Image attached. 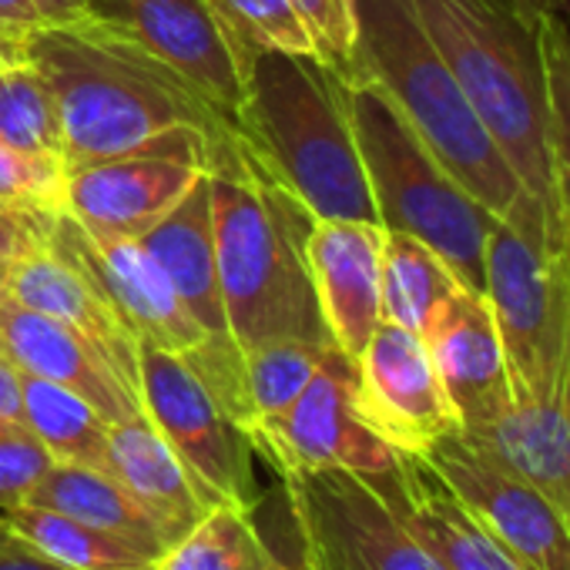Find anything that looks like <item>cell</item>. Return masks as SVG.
Returning <instances> with one entry per match:
<instances>
[{
  "label": "cell",
  "instance_id": "obj_43",
  "mask_svg": "<svg viewBox=\"0 0 570 570\" xmlns=\"http://www.w3.org/2000/svg\"><path fill=\"white\" fill-rule=\"evenodd\" d=\"M510 4H517L520 11H530V14H543L553 8V0H510Z\"/></svg>",
  "mask_w": 570,
  "mask_h": 570
},
{
  "label": "cell",
  "instance_id": "obj_28",
  "mask_svg": "<svg viewBox=\"0 0 570 570\" xmlns=\"http://www.w3.org/2000/svg\"><path fill=\"white\" fill-rule=\"evenodd\" d=\"M333 346L320 343H265L242 353V383H245V406H248V426L275 416L289 406L316 376L320 363L326 360ZM245 426V433H248Z\"/></svg>",
  "mask_w": 570,
  "mask_h": 570
},
{
  "label": "cell",
  "instance_id": "obj_3",
  "mask_svg": "<svg viewBox=\"0 0 570 570\" xmlns=\"http://www.w3.org/2000/svg\"><path fill=\"white\" fill-rule=\"evenodd\" d=\"M356 51L353 78L373 81L440 158V165L500 222L527 232L543 252L557 255L553 235L517 171L507 165L453 71L433 48L413 0H353ZM350 81V78H346Z\"/></svg>",
  "mask_w": 570,
  "mask_h": 570
},
{
  "label": "cell",
  "instance_id": "obj_45",
  "mask_svg": "<svg viewBox=\"0 0 570 570\" xmlns=\"http://www.w3.org/2000/svg\"><path fill=\"white\" fill-rule=\"evenodd\" d=\"M128 570H158V563H141V567H128Z\"/></svg>",
  "mask_w": 570,
  "mask_h": 570
},
{
  "label": "cell",
  "instance_id": "obj_15",
  "mask_svg": "<svg viewBox=\"0 0 570 570\" xmlns=\"http://www.w3.org/2000/svg\"><path fill=\"white\" fill-rule=\"evenodd\" d=\"M420 460L530 570H570V523L537 487L473 450L460 433L443 436Z\"/></svg>",
  "mask_w": 570,
  "mask_h": 570
},
{
  "label": "cell",
  "instance_id": "obj_4",
  "mask_svg": "<svg viewBox=\"0 0 570 570\" xmlns=\"http://www.w3.org/2000/svg\"><path fill=\"white\" fill-rule=\"evenodd\" d=\"M235 131L262 175L313 218L380 222L350 118L346 78L326 61L252 45Z\"/></svg>",
  "mask_w": 570,
  "mask_h": 570
},
{
  "label": "cell",
  "instance_id": "obj_9",
  "mask_svg": "<svg viewBox=\"0 0 570 570\" xmlns=\"http://www.w3.org/2000/svg\"><path fill=\"white\" fill-rule=\"evenodd\" d=\"M282 487L309 570H446L363 473L326 466Z\"/></svg>",
  "mask_w": 570,
  "mask_h": 570
},
{
  "label": "cell",
  "instance_id": "obj_37",
  "mask_svg": "<svg viewBox=\"0 0 570 570\" xmlns=\"http://www.w3.org/2000/svg\"><path fill=\"white\" fill-rule=\"evenodd\" d=\"M38 242H45V232H41L38 222L0 208V258L11 262V258H18L21 252H28Z\"/></svg>",
  "mask_w": 570,
  "mask_h": 570
},
{
  "label": "cell",
  "instance_id": "obj_46",
  "mask_svg": "<svg viewBox=\"0 0 570 570\" xmlns=\"http://www.w3.org/2000/svg\"><path fill=\"white\" fill-rule=\"evenodd\" d=\"M0 523H4V520H0Z\"/></svg>",
  "mask_w": 570,
  "mask_h": 570
},
{
  "label": "cell",
  "instance_id": "obj_29",
  "mask_svg": "<svg viewBox=\"0 0 570 570\" xmlns=\"http://www.w3.org/2000/svg\"><path fill=\"white\" fill-rule=\"evenodd\" d=\"M262 550L265 540L258 537L248 510L212 507L155 563L158 570H252Z\"/></svg>",
  "mask_w": 570,
  "mask_h": 570
},
{
  "label": "cell",
  "instance_id": "obj_20",
  "mask_svg": "<svg viewBox=\"0 0 570 570\" xmlns=\"http://www.w3.org/2000/svg\"><path fill=\"white\" fill-rule=\"evenodd\" d=\"M410 533L446 570H530L420 456H403L396 473L366 476Z\"/></svg>",
  "mask_w": 570,
  "mask_h": 570
},
{
  "label": "cell",
  "instance_id": "obj_27",
  "mask_svg": "<svg viewBox=\"0 0 570 570\" xmlns=\"http://www.w3.org/2000/svg\"><path fill=\"white\" fill-rule=\"evenodd\" d=\"M0 520L71 570H128V567L155 563L145 550L131 547L128 540L48 507L21 503Z\"/></svg>",
  "mask_w": 570,
  "mask_h": 570
},
{
  "label": "cell",
  "instance_id": "obj_13",
  "mask_svg": "<svg viewBox=\"0 0 570 570\" xmlns=\"http://www.w3.org/2000/svg\"><path fill=\"white\" fill-rule=\"evenodd\" d=\"M483 296L490 299L507 373L510 400L530 396L553 356L560 326L557 262L527 232L493 222L483 252Z\"/></svg>",
  "mask_w": 570,
  "mask_h": 570
},
{
  "label": "cell",
  "instance_id": "obj_22",
  "mask_svg": "<svg viewBox=\"0 0 570 570\" xmlns=\"http://www.w3.org/2000/svg\"><path fill=\"white\" fill-rule=\"evenodd\" d=\"M138 242L161 265L175 296L191 313V320L212 336V343H218L225 350H238L232 333H228L222 285H218L208 175L158 225H151Z\"/></svg>",
  "mask_w": 570,
  "mask_h": 570
},
{
  "label": "cell",
  "instance_id": "obj_26",
  "mask_svg": "<svg viewBox=\"0 0 570 570\" xmlns=\"http://www.w3.org/2000/svg\"><path fill=\"white\" fill-rule=\"evenodd\" d=\"M24 423L51 450L58 463H81L108 470V430L111 423L78 393L21 373Z\"/></svg>",
  "mask_w": 570,
  "mask_h": 570
},
{
  "label": "cell",
  "instance_id": "obj_35",
  "mask_svg": "<svg viewBox=\"0 0 570 570\" xmlns=\"http://www.w3.org/2000/svg\"><path fill=\"white\" fill-rule=\"evenodd\" d=\"M303 21L309 24L320 61H326L336 75L353 78V51H356V11L353 0H293Z\"/></svg>",
  "mask_w": 570,
  "mask_h": 570
},
{
  "label": "cell",
  "instance_id": "obj_30",
  "mask_svg": "<svg viewBox=\"0 0 570 570\" xmlns=\"http://www.w3.org/2000/svg\"><path fill=\"white\" fill-rule=\"evenodd\" d=\"M540 45L547 65V148L553 195L570 238V28L553 8L540 18Z\"/></svg>",
  "mask_w": 570,
  "mask_h": 570
},
{
  "label": "cell",
  "instance_id": "obj_5",
  "mask_svg": "<svg viewBox=\"0 0 570 570\" xmlns=\"http://www.w3.org/2000/svg\"><path fill=\"white\" fill-rule=\"evenodd\" d=\"M413 8L523 191L567 242L547 148V11L530 14L510 0H413Z\"/></svg>",
  "mask_w": 570,
  "mask_h": 570
},
{
  "label": "cell",
  "instance_id": "obj_44",
  "mask_svg": "<svg viewBox=\"0 0 570 570\" xmlns=\"http://www.w3.org/2000/svg\"><path fill=\"white\" fill-rule=\"evenodd\" d=\"M8 303V258H0V306Z\"/></svg>",
  "mask_w": 570,
  "mask_h": 570
},
{
  "label": "cell",
  "instance_id": "obj_36",
  "mask_svg": "<svg viewBox=\"0 0 570 570\" xmlns=\"http://www.w3.org/2000/svg\"><path fill=\"white\" fill-rule=\"evenodd\" d=\"M0 570H71L38 550L31 540L14 533L8 523H0Z\"/></svg>",
  "mask_w": 570,
  "mask_h": 570
},
{
  "label": "cell",
  "instance_id": "obj_11",
  "mask_svg": "<svg viewBox=\"0 0 570 570\" xmlns=\"http://www.w3.org/2000/svg\"><path fill=\"white\" fill-rule=\"evenodd\" d=\"M553 262L560 278V326L540 386L530 396L510 400L483 423L463 426L460 436L537 487L570 523V238Z\"/></svg>",
  "mask_w": 570,
  "mask_h": 570
},
{
  "label": "cell",
  "instance_id": "obj_32",
  "mask_svg": "<svg viewBox=\"0 0 570 570\" xmlns=\"http://www.w3.org/2000/svg\"><path fill=\"white\" fill-rule=\"evenodd\" d=\"M65 171L61 158L0 145V208L38 222L45 232L65 212Z\"/></svg>",
  "mask_w": 570,
  "mask_h": 570
},
{
  "label": "cell",
  "instance_id": "obj_34",
  "mask_svg": "<svg viewBox=\"0 0 570 570\" xmlns=\"http://www.w3.org/2000/svg\"><path fill=\"white\" fill-rule=\"evenodd\" d=\"M51 463V450L24 420H0V517L28 500Z\"/></svg>",
  "mask_w": 570,
  "mask_h": 570
},
{
  "label": "cell",
  "instance_id": "obj_38",
  "mask_svg": "<svg viewBox=\"0 0 570 570\" xmlns=\"http://www.w3.org/2000/svg\"><path fill=\"white\" fill-rule=\"evenodd\" d=\"M41 24H45V18L35 0H0V38L21 41L24 35H31Z\"/></svg>",
  "mask_w": 570,
  "mask_h": 570
},
{
  "label": "cell",
  "instance_id": "obj_23",
  "mask_svg": "<svg viewBox=\"0 0 570 570\" xmlns=\"http://www.w3.org/2000/svg\"><path fill=\"white\" fill-rule=\"evenodd\" d=\"M108 473L145 507L161 527L168 547L185 537L212 507L202 500L185 466L151 426L145 413L111 423L108 430Z\"/></svg>",
  "mask_w": 570,
  "mask_h": 570
},
{
  "label": "cell",
  "instance_id": "obj_40",
  "mask_svg": "<svg viewBox=\"0 0 570 570\" xmlns=\"http://www.w3.org/2000/svg\"><path fill=\"white\" fill-rule=\"evenodd\" d=\"M45 21H71L78 14H85L88 0H35Z\"/></svg>",
  "mask_w": 570,
  "mask_h": 570
},
{
  "label": "cell",
  "instance_id": "obj_18",
  "mask_svg": "<svg viewBox=\"0 0 570 570\" xmlns=\"http://www.w3.org/2000/svg\"><path fill=\"white\" fill-rule=\"evenodd\" d=\"M433 370L460 416V430L483 423L510 403V373L490 299L460 289L433 313L423 330Z\"/></svg>",
  "mask_w": 570,
  "mask_h": 570
},
{
  "label": "cell",
  "instance_id": "obj_33",
  "mask_svg": "<svg viewBox=\"0 0 570 570\" xmlns=\"http://www.w3.org/2000/svg\"><path fill=\"white\" fill-rule=\"evenodd\" d=\"M222 4L252 45L320 58L316 38L293 0H222Z\"/></svg>",
  "mask_w": 570,
  "mask_h": 570
},
{
  "label": "cell",
  "instance_id": "obj_10",
  "mask_svg": "<svg viewBox=\"0 0 570 570\" xmlns=\"http://www.w3.org/2000/svg\"><path fill=\"white\" fill-rule=\"evenodd\" d=\"M248 440L278 476L326 466L386 476L403 463V453L363 420L356 403V363L336 346L289 406L248 426Z\"/></svg>",
  "mask_w": 570,
  "mask_h": 570
},
{
  "label": "cell",
  "instance_id": "obj_21",
  "mask_svg": "<svg viewBox=\"0 0 570 570\" xmlns=\"http://www.w3.org/2000/svg\"><path fill=\"white\" fill-rule=\"evenodd\" d=\"M8 299L45 313L85 340H91L118 376L138 393V340L115 313V306L98 293V285L78 272L68 258H61L48 242L31 245L18 258L8 262Z\"/></svg>",
  "mask_w": 570,
  "mask_h": 570
},
{
  "label": "cell",
  "instance_id": "obj_12",
  "mask_svg": "<svg viewBox=\"0 0 570 570\" xmlns=\"http://www.w3.org/2000/svg\"><path fill=\"white\" fill-rule=\"evenodd\" d=\"M85 11L145 45L235 128L252 41L222 0H88Z\"/></svg>",
  "mask_w": 570,
  "mask_h": 570
},
{
  "label": "cell",
  "instance_id": "obj_39",
  "mask_svg": "<svg viewBox=\"0 0 570 570\" xmlns=\"http://www.w3.org/2000/svg\"><path fill=\"white\" fill-rule=\"evenodd\" d=\"M0 420H24L21 406V370L0 353Z\"/></svg>",
  "mask_w": 570,
  "mask_h": 570
},
{
  "label": "cell",
  "instance_id": "obj_14",
  "mask_svg": "<svg viewBox=\"0 0 570 570\" xmlns=\"http://www.w3.org/2000/svg\"><path fill=\"white\" fill-rule=\"evenodd\" d=\"M356 403L363 420L403 456H423L443 436L460 433V416L423 336L386 320L356 360Z\"/></svg>",
  "mask_w": 570,
  "mask_h": 570
},
{
  "label": "cell",
  "instance_id": "obj_16",
  "mask_svg": "<svg viewBox=\"0 0 570 570\" xmlns=\"http://www.w3.org/2000/svg\"><path fill=\"white\" fill-rule=\"evenodd\" d=\"M208 168L188 151H141L65 171V212L98 235L141 238Z\"/></svg>",
  "mask_w": 570,
  "mask_h": 570
},
{
  "label": "cell",
  "instance_id": "obj_31",
  "mask_svg": "<svg viewBox=\"0 0 570 570\" xmlns=\"http://www.w3.org/2000/svg\"><path fill=\"white\" fill-rule=\"evenodd\" d=\"M0 145L61 158L55 101L41 75L24 61L0 71Z\"/></svg>",
  "mask_w": 570,
  "mask_h": 570
},
{
  "label": "cell",
  "instance_id": "obj_8",
  "mask_svg": "<svg viewBox=\"0 0 570 570\" xmlns=\"http://www.w3.org/2000/svg\"><path fill=\"white\" fill-rule=\"evenodd\" d=\"M138 400L141 413L171 446L208 507L255 510V446L245 426L215 400L185 356L141 343Z\"/></svg>",
  "mask_w": 570,
  "mask_h": 570
},
{
  "label": "cell",
  "instance_id": "obj_41",
  "mask_svg": "<svg viewBox=\"0 0 570 570\" xmlns=\"http://www.w3.org/2000/svg\"><path fill=\"white\" fill-rule=\"evenodd\" d=\"M252 570H309L306 563H289V560H282V557H275L268 547L262 550V557L252 563Z\"/></svg>",
  "mask_w": 570,
  "mask_h": 570
},
{
  "label": "cell",
  "instance_id": "obj_25",
  "mask_svg": "<svg viewBox=\"0 0 570 570\" xmlns=\"http://www.w3.org/2000/svg\"><path fill=\"white\" fill-rule=\"evenodd\" d=\"M460 275L426 242L390 232L383 238V320L416 336L430 326L433 313L460 289Z\"/></svg>",
  "mask_w": 570,
  "mask_h": 570
},
{
  "label": "cell",
  "instance_id": "obj_19",
  "mask_svg": "<svg viewBox=\"0 0 570 570\" xmlns=\"http://www.w3.org/2000/svg\"><path fill=\"white\" fill-rule=\"evenodd\" d=\"M0 353L21 373L78 393L108 423H121L141 413L138 393L118 376V370L91 340L11 299L0 306Z\"/></svg>",
  "mask_w": 570,
  "mask_h": 570
},
{
  "label": "cell",
  "instance_id": "obj_24",
  "mask_svg": "<svg viewBox=\"0 0 570 570\" xmlns=\"http://www.w3.org/2000/svg\"><path fill=\"white\" fill-rule=\"evenodd\" d=\"M24 503L48 507L58 513H68L81 523H91L98 530H108L131 547L145 550L151 560H158L168 550V540L161 527L145 513V507L108 473L81 463H51V470L38 480V487L28 493Z\"/></svg>",
  "mask_w": 570,
  "mask_h": 570
},
{
  "label": "cell",
  "instance_id": "obj_42",
  "mask_svg": "<svg viewBox=\"0 0 570 570\" xmlns=\"http://www.w3.org/2000/svg\"><path fill=\"white\" fill-rule=\"evenodd\" d=\"M11 65H21V41L0 38V71L11 68Z\"/></svg>",
  "mask_w": 570,
  "mask_h": 570
},
{
  "label": "cell",
  "instance_id": "obj_7",
  "mask_svg": "<svg viewBox=\"0 0 570 570\" xmlns=\"http://www.w3.org/2000/svg\"><path fill=\"white\" fill-rule=\"evenodd\" d=\"M45 242L98 285V293L135 333L138 346L145 343L185 356L222 403L242 400V350L212 343L138 238L98 235L75 215L58 212L45 228Z\"/></svg>",
  "mask_w": 570,
  "mask_h": 570
},
{
  "label": "cell",
  "instance_id": "obj_1",
  "mask_svg": "<svg viewBox=\"0 0 570 570\" xmlns=\"http://www.w3.org/2000/svg\"><path fill=\"white\" fill-rule=\"evenodd\" d=\"M21 61L55 101L65 168L141 151H188L208 168L212 148L238 138L178 71L91 11L24 35Z\"/></svg>",
  "mask_w": 570,
  "mask_h": 570
},
{
  "label": "cell",
  "instance_id": "obj_17",
  "mask_svg": "<svg viewBox=\"0 0 570 570\" xmlns=\"http://www.w3.org/2000/svg\"><path fill=\"white\" fill-rule=\"evenodd\" d=\"M383 238L380 222L336 218H313L306 238L320 313L333 346L353 363L383 323Z\"/></svg>",
  "mask_w": 570,
  "mask_h": 570
},
{
  "label": "cell",
  "instance_id": "obj_2",
  "mask_svg": "<svg viewBox=\"0 0 570 570\" xmlns=\"http://www.w3.org/2000/svg\"><path fill=\"white\" fill-rule=\"evenodd\" d=\"M208 202L218 285L235 346L242 353L285 340L333 346L306 255L313 215L262 175L238 138L212 148Z\"/></svg>",
  "mask_w": 570,
  "mask_h": 570
},
{
  "label": "cell",
  "instance_id": "obj_6",
  "mask_svg": "<svg viewBox=\"0 0 570 570\" xmlns=\"http://www.w3.org/2000/svg\"><path fill=\"white\" fill-rule=\"evenodd\" d=\"M346 101L380 225L426 242L466 289L483 293V252L497 218L440 165L373 81L350 78Z\"/></svg>",
  "mask_w": 570,
  "mask_h": 570
}]
</instances>
